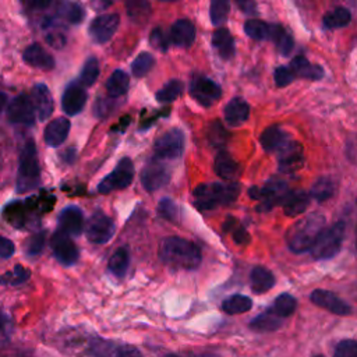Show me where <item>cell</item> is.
Segmentation results:
<instances>
[{
  "label": "cell",
  "instance_id": "39",
  "mask_svg": "<svg viewBox=\"0 0 357 357\" xmlns=\"http://www.w3.org/2000/svg\"><path fill=\"white\" fill-rule=\"evenodd\" d=\"M99 61L96 57H88L82 66L81 74H79V84L82 86H91L96 82L99 77Z\"/></svg>",
  "mask_w": 357,
  "mask_h": 357
},
{
  "label": "cell",
  "instance_id": "61",
  "mask_svg": "<svg viewBox=\"0 0 357 357\" xmlns=\"http://www.w3.org/2000/svg\"><path fill=\"white\" fill-rule=\"evenodd\" d=\"M356 248H357V236H356Z\"/></svg>",
  "mask_w": 357,
  "mask_h": 357
},
{
  "label": "cell",
  "instance_id": "4",
  "mask_svg": "<svg viewBox=\"0 0 357 357\" xmlns=\"http://www.w3.org/2000/svg\"><path fill=\"white\" fill-rule=\"evenodd\" d=\"M40 183V167L35 142L29 139L21 152L15 188L20 194L35 190Z\"/></svg>",
  "mask_w": 357,
  "mask_h": 357
},
{
  "label": "cell",
  "instance_id": "25",
  "mask_svg": "<svg viewBox=\"0 0 357 357\" xmlns=\"http://www.w3.org/2000/svg\"><path fill=\"white\" fill-rule=\"evenodd\" d=\"M215 173L225 180H234L240 173L238 163L226 151H219L215 158Z\"/></svg>",
  "mask_w": 357,
  "mask_h": 357
},
{
  "label": "cell",
  "instance_id": "21",
  "mask_svg": "<svg viewBox=\"0 0 357 357\" xmlns=\"http://www.w3.org/2000/svg\"><path fill=\"white\" fill-rule=\"evenodd\" d=\"M70 127H71L70 121L64 117H59V119L52 120L46 126L45 132H43L45 142L52 148L60 146L67 139L68 132H70Z\"/></svg>",
  "mask_w": 357,
  "mask_h": 357
},
{
  "label": "cell",
  "instance_id": "30",
  "mask_svg": "<svg viewBox=\"0 0 357 357\" xmlns=\"http://www.w3.org/2000/svg\"><path fill=\"white\" fill-rule=\"evenodd\" d=\"M130 78L123 70H114L106 81V92L110 98H119L128 91Z\"/></svg>",
  "mask_w": 357,
  "mask_h": 357
},
{
  "label": "cell",
  "instance_id": "20",
  "mask_svg": "<svg viewBox=\"0 0 357 357\" xmlns=\"http://www.w3.org/2000/svg\"><path fill=\"white\" fill-rule=\"evenodd\" d=\"M170 42L177 47H190L195 40V26L187 20H177L170 28Z\"/></svg>",
  "mask_w": 357,
  "mask_h": 357
},
{
  "label": "cell",
  "instance_id": "23",
  "mask_svg": "<svg viewBox=\"0 0 357 357\" xmlns=\"http://www.w3.org/2000/svg\"><path fill=\"white\" fill-rule=\"evenodd\" d=\"M261 145L268 152H279L290 139L279 126H269L261 134Z\"/></svg>",
  "mask_w": 357,
  "mask_h": 357
},
{
  "label": "cell",
  "instance_id": "40",
  "mask_svg": "<svg viewBox=\"0 0 357 357\" xmlns=\"http://www.w3.org/2000/svg\"><path fill=\"white\" fill-rule=\"evenodd\" d=\"M183 82L178 79H172L167 84H165L158 92H156V100L160 103H170L176 100L181 92H183Z\"/></svg>",
  "mask_w": 357,
  "mask_h": 357
},
{
  "label": "cell",
  "instance_id": "15",
  "mask_svg": "<svg viewBox=\"0 0 357 357\" xmlns=\"http://www.w3.org/2000/svg\"><path fill=\"white\" fill-rule=\"evenodd\" d=\"M310 300L315 305H318L332 314H336V315H349L351 312V307L329 290L317 289L310 294Z\"/></svg>",
  "mask_w": 357,
  "mask_h": 357
},
{
  "label": "cell",
  "instance_id": "12",
  "mask_svg": "<svg viewBox=\"0 0 357 357\" xmlns=\"http://www.w3.org/2000/svg\"><path fill=\"white\" fill-rule=\"evenodd\" d=\"M169 169L165 165H162L158 159L145 165V167L141 172V184L149 192L158 191L159 188L165 187L169 183Z\"/></svg>",
  "mask_w": 357,
  "mask_h": 357
},
{
  "label": "cell",
  "instance_id": "36",
  "mask_svg": "<svg viewBox=\"0 0 357 357\" xmlns=\"http://www.w3.org/2000/svg\"><path fill=\"white\" fill-rule=\"evenodd\" d=\"M351 20V14L344 7H336L328 11L322 18V25L326 29H337L346 26Z\"/></svg>",
  "mask_w": 357,
  "mask_h": 357
},
{
  "label": "cell",
  "instance_id": "27",
  "mask_svg": "<svg viewBox=\"0 0 357 357\" xmlns=\"http://www.w3.org/2000/svg\"><path fill=\"white\" fill-rule=\"evenodd\" d=\"M250 284L254 293L262 294L275 286V276L269 269L264 266H255L250 275Z\"/></svg>",
  "mask_w": 357,
  "mask_h": 357
},
{
  "label": "cell",
  "instance_id": "35",
  "mask_svg": "<svg viewBox=\"0 0 357 357\" xmlns=\"http://www.w3.org/2000/svg\"><path fill=\"white\" fill-rule=\"evenodd\" d=\"M252 307V300L243 294H233L223 300L222 310L229 315H237L250 311Z\"/></svg>",
  "mask_w": 357,
  "mask_h": 357
},
{
  "label": "cell",
  "instance_id": "52",
  "mask_svg": "<svg viewBox=\"0 0 357 357\" xmlns=\"http://www.w3.org/2000/svg\"><path fill=\"white\" fill-rule=\"evenodd\" d=\"M273 77H275V84H276V86L283 88V86L289 85V84L294 79V73L291 71L290 67L280 66V67H278V68L275 70Z\"/></svg>",
  "mask_w": 357,
  "mask_h": 357
},
{
  "label": "cell",
  "instance_id": "47",
  "mask_svg": "<svg viewBox=\"0 0 357 357\" xmlns=\"http://www.w3.org/2000/svg\"><path fill=\"white\" fill-rule=\"evenodd\" d=\"M208 139L213 146H222L226 144L227 138H229V132L226 131V128L222 126V123L213 121L209 127H208Z\"/></svg>",
  "mask_w": 357,
  "mask_h": 357
},
{
  "label": "cell",
  "instance_id": "42",
  "mask_svg": "<svg viewBox=\"0 0 357 357\" xmlns=\"http://www.w3.org/2000/svg\"><path fill=\"white\" fill-rule=\"evenodd\" d=\"M244 31L251 39L265 40V39H269L271 24H266L259 20H248L244 24Z\"/></svg>",
  "mask_w": 357,
  "mask_h": 357
},
{
  "label": "cell",
  "instance_id": "7",
  "mask_svg": "<svg viewBox=\"0 0 357 357\" xmlns=\"http://www.w3.org/2000/svg\"><path fill=\"white\" fill-rule=\"evenodd\" d=\"M184 151V134L180 128H170L153 144V153L158 160L178 159Z\"/></svg>",
  "mask_w": 357,
  "mask_h": 357
},
{
  "label": "cell",
  "instance_id": "16",
  "mask_svg": "<svg viewBox=\"0 0 357 357\" xmlns=\"http://www.w3.org/2000/svg\"><path fill=\"white\" fill-rule=\"evenodd\" d=\"M304 163V153L301 144L296 141H289L278 152V165L279 169L284 173H293L298 170Z\"/></svg>",
  "mask_w": 357,
  "mask_h": 357
},
{
  "label": "cell",
  "instance_id": "3",
  "mask_svg": "<svg viewBox=\"0 0 357 357\" xmlns=\"http://www.w3.org/2000/svg\"><path fill=\"white\" fill-rule=\"evenodd\" d=\"M240 192L237 183H204L194 188V205L199 211H209L219 205H227L236 201Z\"/></svg>",
  "mask_w": 357,
  "mask_h": 357
},
{
  "label": "cell",
  "instance_id": "9",
  "mask_svg": "<svg viewBox=\"0 0 357 357\" xmlns=\"http://www.w3.org/2000/svg\"><path fill=\"white\" fill-rule=\"evenodd\" d=\"M86 238L93 244L109 243L116 231V225L112 218L103 212H95L86 225Z\"/></svg>",
  "mask_w": 357,
  "mask_h": 357
},
{
  "label": "cell",
  "instance_id": "19",
  "mask_svg": "<svg viewBox=\"0 0 357 357\" xmlns=\"http://www.w3.org/2000/svg\"><path fill=\"white\" fill-rule=\"evenodd\" d=\"M31 100L33 103L35 113H36L38 119L42 121L47 120L54 109L53 98H52L49 88L45 84H36L32 89Z\"/></svg>",
  "mask_w": 357,
  "mask_h": 357
},
{
  "label": "cell",
  "instance_id": "32",
  "mask_svg": "<svg viewBox=\"0 0 357 357\" xmlns=\"http://www.w3.org/2000/svg\"><path fill=\"white\" fill-rule=\"evenodd\" d=\"M269 39L273 40L278 46V50L282 56H289L293 50V38L291 35L279 24H271Z\"/></svg>",
  "mask_w": 357,
  "mask_h": 357
},
{
  "label": "cell",
  "instance_id": "60",
  "mask_svg": "<svg viewBox=\"0 0 357 357\" xmlns=\"http://www.w3.org/2000/svg\"><path fill=\"white\" fill-rule=\"evenodd\" d=\"M166 357H183V356H178V354H167Z\"/></svg>",
  "mask_w": 357,
  "mask_h": 357
},
{
  "label": "cell",
  "instance_id": "11",
  "mask_svg": "<svg viewBox=\"0 0 357 357\" xmlns=\"http://www.w3.org/2000/svg\"><path fill=\"white\" fill-rule=\"evenodd\" d=\"M50 247H52V251H53L56 259L60 264H63L66 266H70V265H74L78 261L79 252H78L77 245L73 243L70 236L63 233L61 230H57L52 236Z\"/></svg>",
  "mask_w": 357,
  "mask_h": 357
},
{
  "label": "cell",
  "instance_id": "41",
  "mask_svg": "<svg viewBox=\"0 0 357 357\" xmlns=\"http://www.w3.org/2000/svg\"><path fill=\"white\" fill-rule=\"evenodd\" d=\"M31 276V272L22 265H15L11 271L3 273L0 276V284L4 286H20L25 283Z\"/></svg>",
  "mask_w": 357,
  "mask_h": 357
},
{
  "label": "cell",
  "instance_id": "28",
  "mask_svg": "<svg viewBox=\"0 0 357 357\" xmlns=\"http://www.w3.org/2000/svg\"><path fill=\"white\" fill-rule=\"evenodd\" d=\"M310 194L305 191H290L283 201L282 206L287 216L301 215L310 205Z\"/></svg>",
  "mask_w": 357,
  "mask_h": 357
},
{
  "label": "cell",
  "instance_id": "31",
  "mask_svg": "<svg viewBox=\"0 0 357 357\" xmlns=\"http://www.w3.org/2000/svg\"><path fill=\"white\" fill-rule=\"evenodd\" d=\"M28 208L25 205V202H20V201H14L10 202L8 205L4 206L3 209V216L4 219L14 227L21 229L24 227L25 222H26V215H28Z\"/></svg>",
  "mask_w": 357,
  "mask_h": 357
},
{
  "label": "cell",
  "instance_id": "17",
  "mask_svg": "<svg viewBox=\"0 0 357 357\" xmlns=\"http://www.w3.org/2000/svg\"><path fill=\"white\" fill-rule=\"evenodd\" d=\"M86 91L78 82L70 84L61 96V107L67 116H77L86 103Z\"/></svg>",
  "mask_w": 357,
  "mask_h": 357
},
{
  "label": "cell",
  "instance_id": "58",
  "mask_svg": "<svg viewBox=\"0 0 357 357\" xmlns=\"http://www.w3.org/2000/svg\"><path fill=\"white\" fill-rule=\"evenodd\" d=\"M7 102H8V100H7V95H6L4 92H1V91H0V113L6 109Z\"/></svg>",
  "mask_w": 357,
  "mask_h": 357
},
{
  "label": "cell",
  "instance_id": "33",
  "mask_svg": "<svg viewBox=\"0 0 357 357\" xmlns=\"http://www.w3.org/2000/svg\"><path fill=\"white\" fill-rule=\"evenodd\" d=\"M280 325H282V318L275 315L271 310L257 315L250 322V328L257 332H272V331L279 329Z\"/></svg>",
  "mask_w": 357,
  "mask_h": 357
},
{
  "label": "cell",
  "instance_id": "38",
  "mask_svg": "<svg viewBox=\"0 0 357 357\" xmlns=\"http://www.w3.org/2000/svg\"><path fill=\"white\" fill-rule=\"evenodd\" d=\"M57 15L60 18H63L64 21H67L68 24L77 25L84 20L85 13H84V8L78 3H70L68 1V3L59 4Z\"/></svg>",
  "mask_w": 357,
  "mask_h": 357
},
{
  "label": "cell",
  "instance_id": "44",
  "mask_svg": "<svg viewBox=\"0 0 357 357\" xmlns=\"http://www.w3.org/2000/svg\"><path fill=\"white\" fill-rule=\"evenodd\" d=\"M56 198L49 194H38L33 197H29L25 199V205L29 212H47L49 209L53 208Z\"/></svg>",
  "mask_w": 357,
  "mask_h": 357
},
{
  "label": "cell",
  "instance_id": "53",
  "mask_svg": "<svg viewBox=\"0 0 357 357\" xmlns=\"http://www.w3.org/2000/svg\"><path fill=\"white\" fill-rule=\"evenodd\" d=\"M149 42H151V45H152L155 49H158V50H160V52H166V50H167V46H169L167 43H169V40H167V38H166V35H165V32H163L162 28H155V29L151 32Z\"/></svg>",
  "mask_w": 357,
  "mask_h": 357
},
{
  "label": "cell",
  "instance_id": "13",
  "mask_svg": "<svg viewBox=\"0 0 357 357\" xmlns=\"http://www.w3.org/2000/svg\"><path fill=\"white\" fill-rule=\"evenodd\" d=\"M8 120L14 124L32 126L35 123V107L31 98L25 93L15 96L8 105Z\"/></svg>",
  "mask_w": 357,
  "mask_h": 357
},
{
  "label": "cell",
  "instance_id": "10",
  "mask_svg": "<svg viewBox=\"0 0 357 357\" xmlns=\"http://www.w3.org/2000/svg\"><path fill=\"white\" fill-rule=\"evenodd\" d=\"M190 93L191 96L201 103L202 106L208 107L211 105H213L216 100L220 99L222 96V89L220 86L212 81L208 77L204 75H195L191 79V85H190Z\"/></svg>",
  "mask_w": 357,
  "mask_h": 357
},
{
  "label": "cell",
  "instance_id": "45",
  "mask_svg": "<svg viewBox=\"0 0 357 357\" xmlns=\"http://www.w3.org/2000/svg\"><path fill=\"white\" fill-rule=\"evenodd\" d=\"M153 64H155V59L151 53H148V52L139 53L131 64L132 75H135L138 78L146 75L151 71V68L153 67Z\"/></svg>",
  "mask_w": 357,
  "mask_h": 357
},
{
  "label": "cell",
  "instance_id": "8",
  "mask_svg": "<svg viewBox=\"0 0 357 357\" xmlns=\"http://www.w3.org/2000/svg\"><path fill=\"white\" fill-rule=\"evenodd\" d=\"M289 192L290 191H289L286 183L282 180H276V178L266 183L264 188L251 187L248 191L251 198L261 201L258 211H268L278 204H283V201L286 199Z\"/></svg>",
  "mask_w": 357,
  "mask_h": 357
},
{
  "label": "cell",
  "instance_id": "29",
  "mask_svg": "<svg viewBox=\"0 0 357 357\" xmlns=\"http://www.w3.org/2000/svg\"><path fill=\"white\" fill-rule=\"evenodd\" d=\"M289 67L291 68L294 75H300V77L307 78V79L317 81V79H321L322 75H324L322 67H319L318 64L310 63L304 56L294 57Z\"/></svg>",
  "mask_w": 357,
  "mask_h": 357
},
{
  "label": "cell",
  "instance_id": "51",
  "mask_svg": "<svg viewBox=\"0 0 357 357\" xmlns=\"http://www.w3.org/2000/svg\"><path fill=\"white\" fill-rule=\"evenodd\" d=\"M158 212L162 218L167 219V220H176L178 216V208L176 205V202L170 198H163L159 205H158Z\"/></svg>",
  "mask_w": 357,
  "mask_h": 357
},
{
  "label": "cell",
  "instance_id": "50",
  "mask_svg": "<svg viewBox=\"0 0 357 357\" xmlns=\"http://www.w3.org/2000/svg\"><path fill=\"white\" fill-rule=\"evenodd\" d=\"M333 357H357V342L353 339L340 340L335 347Z\"/></svg>",
  "mask_w": 357,
  "mask_h": 357
},
{
  "label": "cell",
  "instance_id": "43",
  "mask_svg": "<svg viewBox=\"0 0 357 357\" xmlns=\"http://www.w3.org/2000/svg\"><path fill=\"white\" fill-rule=\"evenodd\" d=\"M333 191H335L333 183L326 177H321L312 184L310 197H312L318 202H322V201L329 199L333 195Z\"/></svg>",
  "mask_w": 357,
  "mask_h": 357
},
{
  "label": "cell",
  "instance_id": "37",
  "mask_svg": "<svg viewBox=\"0 0 357 357\" xmlns=\"http://www.w3.org/2000/svg\"><path fill=\"white\" fill-rule=\"evenodd\" d=\"M297 307V301L296 298L289 294V293H282L280 296H278L272 304V307L269 308L275 315H278L279 318H287L290 317L294 310Z\"/></svg>",
  "mask_w": 357,
  "mask_h": 357
},
{
  "label": "cell",
  "instance_id": "5",
  "mask_svg": "<svg viewBox=\"0 0 357 357\" xmlns=\"http://www.w3.org/2000/svg\"><path fill=\"white\" fill-rule=\"evenodd\" d=\"M343 238H344V223L343 222H337V223L324 229L310 250L311 255L315 259H329V258L335 257L342 247Z\"/></svg>",
  "mask_w": 357,
  "mask_h": 357
},
{
  "label": "cell",
  "instance_id": "56",
  "mask_svg": "<svg viewBox=\"0 0 357 357\" xmlns=\"http://www.w3.org/2000/svg\"><path fill=\"white\" fill-rule=\"evenodd\" d=\"M46 39L47 42L54 46V47H61L64 46L66 43V38H64V33H60V32H56V31H52L46 35Z\"/></svg>",
  "mask_w": 357,
  "mask_h": 357
},
{
  "label": "cell",
  "instance_id": "2",
  "mask_svg": "<svg viewBox=\"0 0 357 357\" xmlns=\"http://www.w3.org/2000/svg\"><path fill=\"white\" fill-rule=\"evenodd\" d=\"M324 226L325 216L319 212H314L303 218L296 225H293L287 231L286 240L289 248L297 254L311 250L319 233L324 230Z\"/></svg>",
  "mask_w": 357,
  "mask_h": 357
},
{
  "label": "cell",
  "instance_id": "57",
  "mask_svg": "<svg viewBox=\"0 0 357 357\" xmlns=\"http://www.w3.org/2000/svg\"><path fill=\"white\" fill-rule=\"evenodd\" d=\"M238 7L247 13V14H251V13H255V4L254 3H243V1H238Z\"/></svg>",
  "mask_w": 357,
  "mask_h": 357
},
{
  "label": "cell",
  "instance_id": "59",
  "mask_svg": "<svg viewBox=\"0 0 357 357\" xmlns=\"http://www.w3.org/2000/svg\"><path fill=\"white\" fill-rule=\"evenodd\" d=\"M6 322H7V317H6V314L3 311H0V332L4 329Z\"/></svg>",
  "mask_w": 357,
  "mask_h": 357
},
{
  "label": "cell",
  "instance_id": "48",
  "mask_svg": "<svg viewBox=\"0 0 357 357\" xmlns=\"http://www.w3.org/2000/svg\"><path fill=\"white\" fill-rule=\"evenodd\" d=\"M225 230L226 231H229V230L231 231L233 240L237 244H247L250 241V236H248L247 230L243 229L241 226H238L236 219H233V218H227V220L225 222Z\"/></svg>",
  "mask_w": 357,
  "mask_h": 357
},
{
  "label": "cell",
  "instance_id": "6",
  "mask_svg": "<svg viewBox=\"0 0 357 357\" xmlns=\"http://www.w3.org/2000/svg\"><path fill=\"white\" fill-rule=\"evenodd\" d=\"M134 178V165L130 158L124 156L119 160L114 170L105 176L98 184V191L100 194H107L114 190H123L132 183Z\"/></svg>",
  "mask_w": 357,
  "mask_h": 357
},
{
  "label": "cell",
  "instance_id": "14",
  "mask_svg": "<svg viewBox=\"0 0 357 357\" xmlns=\"http://www.w3.org/2000/svg\"><path fill=\"white\" fill-rule=\"evenodd\" d=\"M120 18L117 14H102L92 20L89 24V36L96 43L107 42L119 28Z\"/></svg>",
  "mask_w": 357,
  "mask_h": 357
},
{
  "label": "cell",
  "instance_id": "22",
  "mask_svg": "<svg viewBox=\"0 0 357 357\" xmlns=\"http://www.w3.org/2000/svg\"><path fill=\"white\" fill-rule=\"evenodd\" d=\"M22 59L26 64L35 67V68H40V70H52L54 67V59L53 56L40 45H31L28 46L24 53H22Z\"/></svg>",
  "mask_w": 357,
  "mask_h": 357
},
{
  "label": "cell",
  "instance_id": "46",
  "mask_svg": "<svg viewBox=\"0 0 357 357\" xmlns=\"http://www.w3.org/2000/svg\"><path fill=\"white\" fill-rule=\"evenodd\" d=\"M230 4L227 0H213L209 6V17L213 25H222L229 15Z\"/></svg>",
  "mask_w": 357,
  "mask_h": 357
},
{
  "label": "cell",
  "instance_id": "54",
  "mask_svg": "<svg viewBox=\"0 0 357 357\" xmlns=\"http://www.w3.org/2000/svg\"><path fill=\"white\" fill-rule=\"evenodd\" d=\"M15 251L14 243L4 236H0V259L10 258Z\"/></svg>",
  "mask_w": 357,
  "mask_h": 357
},
{
  "label": "cell",
  "instance_id": "24",
  "mask_svg": "<svg viewBox=\"0 0 357 357\" xmlns=\"http://www.w3.org/2000/svg\"><path fill=\"white\" fill-rule=\"evenodd\" d=\"M250 106L241 98H233L225 107V120L229 126H240L247 121Z\"/></svg>",
  "mask_w": 357,
  "mask_h": 357
},
{
  "label": "cell",
  "instance_id": "18",
  "mask_svg": "<svg viewBox=\"0 0 357 357\" xmlns=\"http://www.w3.org/2000/svg\"><path fill=\"white\" fill-rule=\"evenodd\" d=\"M59 227L68 236L78 237L84 230V213L78 206L70 205L59 215Z\"/></svg>",
  "mask_w": 357,
  "mask_h": 357
},
{
  "label": "cell",
  "instance_id": "49",
  "mask_svg": "<svg viewBox=\"0 0 357 357\" xmlns=\"http://www.w3.org/2000/svg\"><path fill=\"white\" fill-rule=\"evenodd\" d=\"M45 245V233H36L33 236H31L24 245V251L25 254H28L29 257H35L38 254L42 252Z\"/></svg>",
  "mask_w": 357,
  "mask_h": 357
},
{
  "label": "cell",
  "instance_id": "62",
  "mask_svg": "<svg viewBox=\"0 0 357 357\" xmlns=\"http://www.w3.org/2000/svg\"><path fill=\"white\" fill-rule=\"evenodd\" d=\"M314 357H324V356H314Z\"/></svg>",
  "mask_w": 357,
  "mask_h": 357
},
{
  "label": "cell",
  "instance_id": "1",
  "mask_svg": "<svg viewBox=\"0 0 357 357\" xmlns=\"http://www.w3.org/2000/svg\"><path fill=\"white\" fill-rule=\"evenodd\" d=\"M159 257L163 264L174 269L191 271L199 266L201 250L192 241L181 237H166L159 247Z\"/></svg>",
  "mask_w": 357,
  "mask_h": 357
},
{
  "label": "cell",
  "instance_id": "26",
  "mask_svg": "<svg viewBox=\"0 0 357 357\" xmlns=\"http://www.w3.org/2000/svg\"><path fill=\"white\" fill-rule=\"evenodd\" d=\"M212 45L223 60H229L234 56V52H236L234 39L229 32V29L226 28L216 29L212 35Z\"/></svg>",
  "mask_w": 357,
  "mask_h": 357
},
{
  "label": "cell",
  "instance_id": "34",
  "mask_svg": "<svg viewBox=\"0 0 357 357\" xmlns=\"http://www.w3.org/2000/svg\"><path fill=\"white\" fill-rule=\"evenodd\" d=\"M130 265V254L126 247L117 248L109 259V272L113 273L116 278H123L127 273Z\"/></svg>",
  "mask_w": 357,
  "mask_h": 357
},
{
  "label": "cell",
  "instance_id": "55",
  "mask_svg": "<svg viewBox=\"0 0 357 357\" xmlns=\"http://www.w3.org/2000/svg\"><path fill=\"white\" fill-rule=\"evenodd\" d=\"M114 357H142V354L132 346H121L114 351Z\"/></svg>",
  "mask_w": 357,
  "mask_h": 357
}]
</instances>
